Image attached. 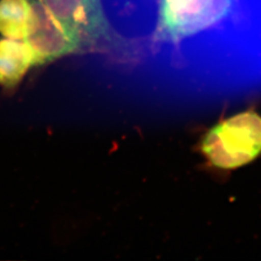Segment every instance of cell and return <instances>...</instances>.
<instances>
[{
  "mask_svg": "<svg viewBox=\"0 0 261 261\" xmlns=\"http://www.w3.org/2000/svg\"><path fill=\"white\" fill-rule=\"evenodd\" d=\"M32 13L31 0H0V33L24 40Z\"/></svg>",
  "mask_w": 261,
  "mask_h": 261,
  "instance_id": "obj_6",
  "label": "cell"
},
{
  "mask_svg": "<svg viewBox=\"0 0 261 261\" xmlns=\"http://www.w3.org/2000/svg\"><path fill=\"white\" fill-rule=\"evenodd\" d=\"M232 0H161L159 40L173 43L212 27L224 18Z\"/></svg>",
  "mask_w": 261,
  "mask_h": 261,
  "instance_id": "obj_2",
  "label": "cell"
},
{
  "mask_svg": "<svg viewBox=\"0 0 261 261\" xmlns=\"http://www.w3.org/2000/svg\"><path fill=\"white\" fill-rule=\"evenodd\" d=\"M199 150L217 169L232 170L261 155V115L253 110L218 122L200 140Z\"/></svg>",
  "mask_w": 261,
  "mask_h": 261,
  "instance_id": "obj_1",
  "label": "cell"
},
{
  "mask_svg": "<svg viewBox=\"0 0 261 261\" xmlns=\"http://www.w3.org/2000/svg\"><path fill=\"white\" fill-rule=\"evenodd\" d=\"M32 13L24 42L31 48L35 65L44 64L82 47L41 0H31Z\"/></svg>",
  "mask_w": 261,
  "mask_h": 261,
  "instance_id": "obj_3",
  "label": "cell"
},
{
  "mask_svg": "<svg viewBox=\"0 0 261 261\" xmlns=\"http://www.w3.org/2000/svg\"><path fill=\"white\" fill-rule=\"evenodd\" d=\"M31 66H35L34 56L24 41L0 40V85L7 89L14 88Z\"/></svg>",
  "mask_w": 261,
  "mask_h": 261,
  "instance_id": "obj_5",
  "label": "cell"
},
{
  "mask_svg": "<svg viewBox=\"0 0 261 261\" xmlns=\"http://www.w3.org/2000/svg\"><path fill=\"white\" fill-rule=\"evenodd\" d=\"M63 27L80 42L90 45L107 36L109 24L101 0H41Z\"/></svg>",
  "mask_w": 261,
  "mask_h": 261,
  "instance_id": "obj_4",
  "label": "cell"
}]
</instances>
